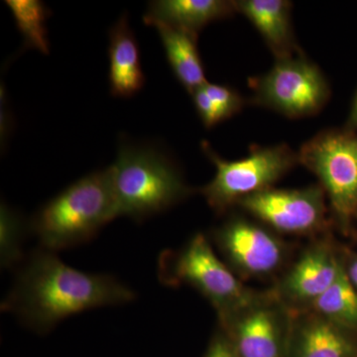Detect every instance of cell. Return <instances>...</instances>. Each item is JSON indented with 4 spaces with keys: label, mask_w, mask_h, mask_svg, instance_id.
Masks as SVG:
<instances>
[{
    "label": "cell",
    "mask_w": 357,
    "mask_h": 357,
    "mask_svg": "<svg viewBox=\"0 0 357 357\" xmlns=\"http://www.w3.org/2000/svg\"><path fill=\"white\" fill-rule=\"evenodd\" d=\"M312 305L323 318L340 328L357 330V289L344 267H340L333 285Z\"/></svg>",
    "instance_id": "obj_17"
},
{
    "label": "cell",
    "mask_w": 357,
    "mask_h": 357,
    "mask_svg": "<svg viewBox=\"0 0 357 357\" xmlns=\"http://www.w3.org/2000/svg\"><path fill=\"white\" fill-rule=\"evenodd\" d=\"M6 4L22 35L24 49H35L48 55L50 43L46 22L51 16L50 9L39 0H6Z\"/></svg>",
    "instance_id": "obj_18"
},
{
    "label": "cell",
    "mask_w": 357,
    "mask_h": 357,
    "mask_svg": "<svg viewBox=\"0 0 357 357\" xmlns=\"http://www.w3.org/2000/svg\"><path fill=\"white\" fill-rule=\"evenodd\" d=\"M236 11L234 1L225 0H156L149 2L143 22L160 21L198 35L204 26Z\"/></svg>",
    "instance_id": "obj_14"
},
{
    "label": "cell",
    "mask_w": 357,
    "mask_h": 357,
    "mask_svg": "<svg viewBox=\"0 0 357 357\" xmlns=\"http://www.w3.org/2000/svg\"><path fill=\"white\" fill-rule=\"evenodd\" d=\"M354 351V344L342 328L321 317L301 326L294 357H351Z\"/></svg>",
    "instance_id": "obj_16"
},
{
    "label": "cell",
    "mask_w": 357,
    "mask_h": 357,
    "mask_svg": "<svg viewBox=\"0 0 357 357\" xmlns=\"http://www.w3.org/2000/svg\"><path fill=\"white\" fill-rule=\"evenodd\" d=\"M22 220L15 211L1 204L0 208V263L2 268L13 267L21 259Z\"/></svg>",
    "instance_id": "obj_19"
},
{
    "label": "cell",
    "mask_w": 357,
    "mask_h": 357,
    "mask_svg": "<svg viewBox=\"0 0 357 357\" xmlns=\"http://www.w3.org/2000/svg\"><path fill=\"white\" fill-rule=\"evenodd\" d=\"M234 347L239 357H280V319L267 307L251 305L230 314Z\"/></svg>",
    "instance_id": "obj_10"
},
{
    "label": "cell",
    "mask_w": 357,
    "mask_h": 357,
    "mask_svg": "<svg viewBox=\"0 0 357 357\" xmlns=\"http://www.w3.org/2000/svg\"><path fill=\"white\" fill-rule=\"evenodd\" d=\"M109 170L119 217L140 222L168 210L190 194L172 160L150 145L121 140Z\"/></svg>",
    "instance_id": "obj_3"
},
{
    "label": "cell",
    "mask_w": 357,
    "mask_h": 357,
    "mask_svg": "<svg viewBox=\"0 0 357 357\" xmlns=\"http://www.w3.org/2000/svg\"><path fill=\"white\" fill-rule=\"evenodd\" d=\"M202 149L215 164L217 173L201 192L218 213L250 195L270 189L299 162L298 154L283 144L253 147L248 157L236 161L222 159L206 141L202 142Z\"/></svg>",
    "instance_id": "obj_4"
},
{
    "label": "cell",
    "mask_w": 357,
    "mask_h": 357,
    "mask_svg": "<svg viewBox=\"0 0 357 357\" xmlns=\"http://www.w3.org/2000/svg\"><path fill=\"white\" fill-rule=\"evenodd\" d=\"M349 126V128L352 129H357V95L356 96V100H354V105H352Z\"/></svg>",
    "instance_id": "obj_23"
},
{
    "label": "cell",
    "mask_w": 357,
    "mask_h": 357,
    "mask_svg": "<svg viewBox=\"0 0 357 357\" xmlns=\"http://www.w3.org/2000/svg\"><path fill=\"white\" fill-rule=\"evenodd\" d=\"M146 25L156 28L174 75L191 95L208 84L197 45L198 35L160 21Z\"/></svg>",
    "instance_id": "obj_15"
},
{
    "label": "cell",
    "mask_w": 357,
    "mask_h": 357,
    "mask_svg": "<svg viewBox=\"0 0 357 357\" xmlns=\"http://www.w3.org/2000/svg\"><path fill=\"white\" fill-rule=\"evenodd\" d=\"M134 298L132 291L114 277L79 271L46 249L21 268L1 309L46 332L73 314L126 304Z\"/></svg>",
    "instance_id": "obj_1"
},
{
    "label": "cell",
    "mask_w": 357,
    "mask_h": 357,
    "mask_svg": "<svg viewBox=\"0 0 357 357\" xmlns=\"http://www.w3.org/2000/svg\"><path fill=\"white\" fill-rule=\"evenodd\" d=\"M298 160L321 181L335 213L342 220L357 211V135L323 131L301 148Z\"/></svg>",
    "instance_id": "obj_6"
},
{
    "label": "cell",
    "mask_w": 357,
    "mask_h": 357,
    "mask_svg": "<svg viewBox=\"0 0 357 357\" xmlns=\"http://www.w3.org/2000/svg\"><path fill=\"white\" fill-rule=\"evenodd\" d=\"M251 215L286 234H307L325 220V191L309 187L299 190H264L239 201Z\"/></svg>",
    "instance_id": "obj_8"
},
{
    "label": "cell",
    "mask_w": 357,
    "mask_h": 357,
    "mask_svg": "<svg viewBox=\"0 0 357 357\" xmlns=\"http://www.w3.org/2000/svg\"><path fill=\"white\" fill-rule=\"evenodd\" d=\"M192 96L197 112L206 128H213L220 122L225 121L220 109L206 95L203 86L195 91Z\"/></svg>",
    "instance_id": "obj_21"
},
{
    "label": "cell",
    "mask_w": 357,
    "mask_h": 357,
    "mask_svg": "<svg viewBox=\"0 0 357 357\" xmlns=\"http://www.w3.org/2000/svg\"><path fill=\"white\" fill-rule=\"evenodd\" d=\"M109 86L115 98L135 96L145 84L141 67L139 45L128 24V13L109 30Z\"/></svg>",
    "instance_id": "obj_11"
},
{
    "label": "cell",
    "mask_w": 357,
    "mask_h": 357,
    "mask_svg": "<svg viewBox=\"0 0 357 357\" xmlns=\"http://www.w3.org/2000/svg\"><path fill=\"white\" fill-rule=\"evenodd\" d=\"M119 217L109 167L89 174L48 202L32 227L47 250L74 248L91 241Z\"/></svg>",
    "instance_id": "obj_2"
},
{
    "label": "cell",
    "mask_w": 357,
    "mask_h": 357,
    "mask_svg": "<svg viewBox=\"0 0 357 357\" xmlns=\"http://www.w3.org/2000/svg\"><path fill=\"white\" fill-rule=\"evenodd\" d=\"M203 88L215 107L220 109L225 121L243 109V98L229 86L208 83L204 84Z\"/></svg>",
    "instance_id": "obj_20"
},
{
    "label": "cell",
    "mask_w": 357,
    "mask_h": 357,
    "mask_svg": "<svg viewBox=\"0 0 357 357\" xmlns=\"http://www.w3.org/2000/svg\"><path fill=\"white\" fill-rule=\"evenodd\" d=\"M340 267L325 246L310 249L289 272L283 284L284 293L296 302L314 304L333 285Z\"/></svg>",
    "instance_id": "obj_12"
},
{
    "label": "cell",
    "mask_w": 357,
    "mask_h": 357,
    "mask_svg": "<svg viewBox=\"0 0 357 357\" xmlns=\"http://www.w3.org/2000/svg\"><path fill=\"white\" fill-rule=\"evenodd\" d=\"M253 102L290 117L318 114L330 98V88L316 65L306 58L279 59L264 76L252 79Z\"/></svg>",
    "instance_id": "obj_5"
},
{
    "label": "cell",
    "mask_w": 357,
    "mask_h": 357,
    "mask_svg": "<svg viewBox=\"0 0 357 357\" xmlns=\"http://www.w3.org/2000/svg\"><path fill=\"white\" fill-rule=\"evenodd\" d=\"M160 269L164 281L189 284L210 300L223 316L229 317L253 304L250 294L218 259L203 234L192 237L174 258L171 267Z\"/></svg>",
    "instance_id": "obj_7"
},
{
    "label": "cell",
    "mask_w": 357,
    "mask_h": 357,
    "mask_svg": "<svg viewBox=\"0 0 357 357\" xmlns=\"http://www.w3.org/2000/svg\"><path fill=\"white\" fill-rule=\"evenodd\" d=\"M206 357H239L234 345L222 337L213 340Z\"/></svg>",
    "instance_id": "obj_22"
},
{
    "label": "cell",
    "mask_w": 357,
    "mask_h": 357,
    "mask_svg": "<svg viewBox=\"0 0 357 357\" xmlns=\"http://www.w3.org/2000/svg\"><path fill=\"white\" fill-rule=\"evenodd\" d=\"M237 13L244 16L262 35L279 59L292 57L299 51L291 26V3L286 0H239L234 1Z\"/></svg>",
    "instance_id": "obj_13"
},
{
    "label": "cell",
    "mask_w": 357,
    "mask_h": 357,
    "mask_svg": "<svg viewBox=\"0 0 357 357\" xmlns=\"http://www.w3.org/2000/svg\"><path fill=\"white\" fill-rule=\"evenodd\" d=\"M347 274H349V279H351L354 287L357 289V260L352 263L351 266L349 267Z\"/></svg>",
    "instance_id": "obj_24"
},
{
    "label": "cell",
    "mask_w": 357,
    "mask_h": 357,
    "mask_svg": "<svg viewBox=\"0 0 357 357\" xmlns=\"http://www.w3.org/2000/svg\"><path fill=\"white\" fill-rule=\"evenodd\" d=\"M217 238L230 262L244 273H271L283 257L281 244L273 236L243 220H234L223 225Z\"/></svg>",
    "instance_id": "obj_9"
}]
</instances>
